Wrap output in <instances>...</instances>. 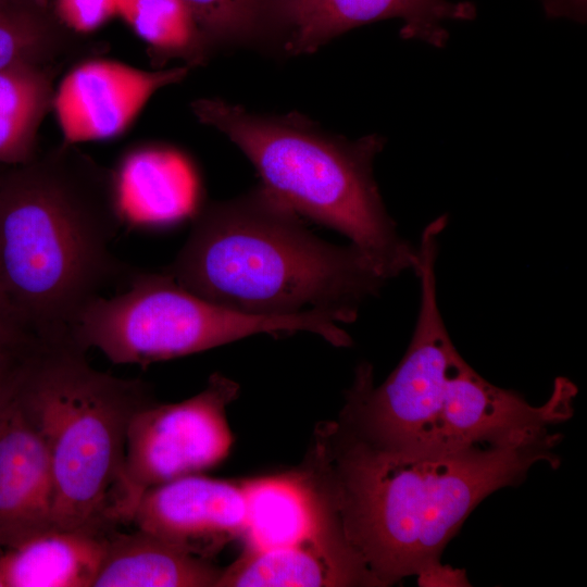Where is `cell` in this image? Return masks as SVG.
<instances>
[{
	"label": "cell",
	"mask_w": 587,
	"mask_h": 587,
	"mask_svg": "<svg viewBox=\"0 0 587 587\" xmlns=\"http://www.w3.org/2000/svg\"><path fill=\"white\" fill-rule=\"evenodd\" d=\"M561 434L409 451L380 448L340 421L315 435L304 471L377 586L415 576L489 495L540 462L558 467Z\"/></svg>",
	"instance_id": "6da1fadb"
},
{
	"label": "cell",
	"mask_w": 587,
	"mask_h": 587,
	"mask_svg": "<svg viewBox=\"0 0 587 587\" xmlns=\"http://www.w3.org/2000/svg\"><path fill=\"white\" fill-rule=\"evenodd\" d=\"M126 222L114 172L62 142L0 180V294L41 339L73 337L86 308L136 268L112 243Z\"/></svg>",
	"instance_id": "7a4b0ae2"
},
{
	"label": "cell",
	"mask_w": 587,
	"mask_h": 587,
	"mask_svg": "<svg viewBox=\"0 0 587 587\" xmlns=\"http://www.w3.org/2000/svg\"><path fill=\"white\" fill-rule=\"evenodd\" d=\"M190 292L263 316L320 311L351 323L387 282L353 245L310 232L262 185L199 207L189 235L163 270Z\"/></svg>",
	"instance_id": "3957f363"
},
{
	"label": "cell",
	"mask_w": 587,
	"mask_h": 587,
	"mask_svg": "<svg viewBox=\"0 0 587 587\" xmlns=\"http://www.w3.org/2000/svg\"><path fill=\"white\" fill-rule=\"evenodd\" d=\"M190 109L243 152L264 188L300 216L345 235L386 280L414 270L416 248L399 235L373 175L384 137L349 140L297 112L258 114L218 98L196 99Z\"/></svg>",
	"instance_id": "277c9868"
},
{
	"label": "cell",
	"mask_w": 587,
	"mask_h": 587,
	"mask_svg": "<svg viewBox=\"0 0 587 587\" xmlns=\"http://www.w3.org/2000/svg\"><path fill=\"white\" fill-rule=\"evenodd\" d=\"M86 351L73 337L39 340L17 395L50 458L52 527L109 535L118 524L129 421L154 400L147 383L93 369Z\"/></svg>",
	"instance_id": "5b68a950"
},
{
	"label": "cell",
	"mask_w": 587,
	"mask_h": 587,
	"mask_svg": "<svg viewBox=\"0 0 587 587\" xmlns=\"http://www.w3.org/2000/svg\"><path fill=\"white\" fill-rule=\"evenodd\" d=\"M298 332L319 335L335 347L352 344L350 335L323 312L239 313L190 292L163 271L136 270L124 292L100 296L86 308L72 335L84 349L97 348L113 363L145 366L255 334Z\"/></svg>",
	"instance_id": "8992f818"
},
{
	"label": "cell",
	"mask_w": 587,
	"mask_h": 587,
	"mask_svg": "<svg viewBox=\"0 0 587 587\" xmlns=\"http://www.w3.org/2000/svg\"><path fill=\"white\" fill-rule=\"evenodd\" d=\"M442 215L421 235L413 271L420 278L421 302L409 347L379 386L371 364H361L347 391L339 421L362 439L392 450L445 447L441 414L449 369L459 354L445 326L437 301L435 264Z\"/></svg>",
	"instance_id": "52a82bcc"
},
{
	"label": "cell",
	"mask_w": 587,
	"mask_h": 587,
	"mask_svg": "<svg viewBox=\"0 0 587 587\" xmlns=\"http://www.w3.org/2000/svg\"><path fill=\"white\" fill-rule=\"evenodd\" d=\"M238 392L236 382L214 373L197 395L176 403L153 401L132 416L116 511L118 523L130 522L147 490L198 474L227 457L233 435L226 408Z\"/></svg>",
	"instance_id": "ba28073f"
},
{
	"label": "cell",
	"mask_w": 587,
	"mask_h": 587,
	"mask_svg": "<svg viewBox=\"0 0 587 587\" xmlns=\"http://www.w3.org/2000/svg\"><path fill=\"white\" fill-rule=\"evenodd\" d=\"M189 70L148 71L102 55L73 64L55 85L52 102L63 141L77 145L122 135L158 90L180 83Z\"/></svg>",
	"instance_id": "9c48e42d"
},
{
	"label": "cell",
	"mask_w": 587,
	"mask_h": 587,
	"mask_svg": "<svg viewBox=\"0 0 587 587\" xmlns=\"http://www.w3.org/2000/svg\"><path fill=\"white\" fill-rule=\"evenodd\" d=\"M577 390L557 378L550 398L539 407L520 394L492 385L459 353L447 377L441 414L445 447L475 441H511L539 436L573 415Z\"/></svg>",
	"instance_id": "30bf717a"
},
{
	"label": "cell",
	"mask_w": 587,
	"mask_h": 587,
	"mask_svg": "<svg viewBox=\"0 0 587 587\" xmlns=\"http://www.w3.org/2000/svg\"><path fill=\"white\" fill-rule=\"evenodd\" d=\"M130 522L192 554L208 559L243 535L247 501L242 482L192 474L147 490Z\"/></svg>",
	"instance_id": "8fae6325"
},
{
	"label": "cell",
	"mask_w": 587,
	"mask_h": 587,
	"mask_svg": "<svg viewBox=\"0 0 587 587\" xmlns=\"http://www.w3.org/2000/svg\"><path fill=\"white\" fill-rule=\"evenodd\" d=\"M288 29L284 50L309 54L352 28L387 18H401L403 39L441 48L448 40L447 20L475 17L472 2L449 0H283Z\"/></svg>",
	"instance_id": "7c38bea8"
},
{
	"label": "cell",
	"mask_w": 587,
	"mask_h": 587,
	"mask_svg": "<svg viewBox=\"0 0 587 587\" xmlns=\"http://www.w3.org/2000/svg\"><path fill=\"white\" fill-rule=\"evenodd\" d=\"M17 382L0 407V553L53 528L50 458Z\"/></svg>",
	"instance_id": "4fadbf2b"
},
{
	"label": "cell",
	"mask_w": 587,
	"mask_h": 587,
	"mask_svg": "<svg viewBox=\"0 0 587 587\" xmlns=\"http://www.w3.org/2000/svg\"><path fill=\"white\" fill-rule=\"evenodd\" d=\"M377 586L360 558L340 539L246 548L222 570L216 587Z\"/></svg>",
	"instance_id": "5bb4252c"
},
{
	"label": "cell",
	"mask_w": 587,
	"mask_h": 587,
	"mask_svg": "<svg viewBox=\"0 0 587 587\" xmlns=\"http://www.w3.org/2000/svg\"><path fill=\"white\" fill-rule=\"evenodd\" d=\"M126 221L170 225L198 210L199 183L185 155L161 145H143L124 154L113 170Z\"/></svg>",
	"instance_id": "9a60e30c"
},
{
	"label": "cell",
	"mask_w": 587,
	"mask_h": 587,
	"mask_svg": "<svg viewBox=\"0 0 587 587\" xmlns=\"http://www.w3.org/2000/svg\"><path fill=\"white\" fill-rule=\"evenodd\" d=\"M246 548L300 545L342 535L303 473L242 480Z\"/></svg>",
	"instance_id": "2e32d148"
},
{
	"label": "cell",
	"mask_w": 587,
	"mask_h": 587,
	"mask_svg": "<svg viewBox=\"0 0 587 587\" xmlns=\"http://www.w3.org/2000/svg\"><path fill=\"white\" fill-rule=\"evenodd\" d=\"M109 535L49 529L0 553L5 587H93Z\"/></svg>",
	"instance_id": "e0dca14e"
},
{
	"label": "cell",
	"mask_w": 587,
	"mask_h": 587,
	"mask_svg": "<svg viewBox=\"0 0 587 587\" xmlns=\"http://www.w3.org/2000/svg\"><path fill=\"white\" fill-rule=\"evenodd\" d=\"M222 570L153 534L113 530L93 587H216Z\"/></svg>",
	"instance_id": "ac0fdd59"
},
{
	"label": "cell",
	"mask_w": 587,
	"mask_h": 587,
	"mask_svg": "<svg viewBox=\"0 0 587 587\" xmlns=\"http://www.w3.org/2000/svg\"><path fill=\"white\" fill-rule=\"evenodd\" d=\"M107 51V42L66 28L52 0H0V70L18 62L68 67Z\"/></svg>",
	"instance_id": "d6986e66"
},
{
	"label": "cell",
	"mask_w": 587,
	"mask_h": 587,
	"mask_svg": "<svg viewBox=\"0 0 587 587\" xmlns=\"http://www.w3.org/2000/svg\"><path fill=\"white\" fill-rule=\"evenodd\" d=\"M64 64L18 62L0 70V165L37 155L40 126L52 111L57 77Z\"/></svg>",
	"instance_id": "ffe728a7"
},
{
	"label": "cell",
	"mask_w": 587,
	"mask_h": 587,
	"mask_svg": "<svg viewBox=\"0 0 587 587\" xmlns=\"http://www.w3.org/2000/svg\"><path fill=\"white\" fill-rule=\"evenodd\" d=\"M117 16L146 43L154 68L174 59L191 68L205 64L211 54L191 11L180 0H120Z\"/></svg>",
	"instance_id": "44dd1931"
},
{
	"label": "cell",
	"mask_w": 587,
	"mask_h": 587,
	"mask_svg": "<svg viewBox=\"0 0 587 587\" xmlns=\"http://www.w3.org/2000/svg\"><path fill=\"white\" fill-rule=\"evenodd\" d=\"M191 11L211 52L221 46L284 48L288 30L283 0H180Z\"/></svg>",
	"instance_id": "7402d4cb"
},
{
	"label": "cell",
	"mask_w": 587,
	"mask_h": 587,
	"mask_svg": "<svg viewBox=\"0 0 587 587\" xmlns=\"http://www.w3.org/2000/svg\"><path fill=\"white\" fill-rule=\"evenodd\" d=\"M120 0H52L55 15L71 32L89 37L117 16Z\"/></svg>",
	"instance_id": "603a6c76"
},
{
	"label": "cell",
	"mask_w": 587,
	"mask_h": 587,
	"mask_svg": "<svg viewBox=\"0 0 587 587\" xmlns=\"http://www.w3.org/2000/svg\"><path fill=\"white\" fill-rule=\"evenodd\" d=\"M37 338L0 294V351L27 345Z\"/></svg>",
	"instance_id": "cb8c5ba5"
},
{
	"label": "cell",
	"mask_w": 587,
	"mask_h": 587,
	"mask_svg": "<svg viewBox=\"0 0 587 587\" xmlns=\"http://www.w3.org/2000/svg\"><path fill=\"white\" fill-rule=\"evenodd\" d=\"M417 584L421 587H469L471 583L463 569L453 567L434 561L423 567L416 575Z\"/></svg>",
	"instance_id": "d4e9b609"
},
{
	"label": "cell",
	"mask_w": 587,
	"mask_h": 587,
	"mask_svg": "<svg viewBox=\"0 0 587 587\" xmlns=\"http://www.w3.org/2000/svg\"><path fill=\"white\" fill-rule=\"evenodd\" d=\"M36 340L0 351V407L13 391L23 362Z\"/></svg>",
	"instance_id": "484cf974"
},
{
	"label": "cell",
	"mask_w": 587,
	"mask_h": 587,
	"mask_svg": "<svg viewBox=\"0 0 587 587\" xmlns=\"http://www.w3.org/2000/svg\"><path fill=\"white\" fill-rule=\"evenodd\" d=\"M0 587H5L1 573H0Z\"/></svg>",
	"instance_id": "4316f807"
},
{
	"label": "cell",
	"mask_w": 587,
	"mask_h": 587,
	"mask_svg": "<svg viewBox=\"0 0 587 587\" xmlns=\"http://www.w3.org/2000/svg\"><path fill=\"white\" fill-rule=\"evenodd\" d=\"M3 170H0V180H1V177H2Z\"/></svg>",
	"instance_id": "83f0119b"
}]
</instances>
